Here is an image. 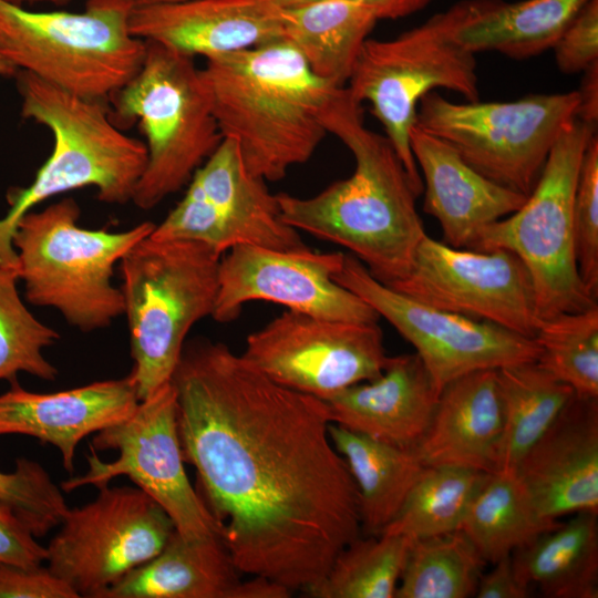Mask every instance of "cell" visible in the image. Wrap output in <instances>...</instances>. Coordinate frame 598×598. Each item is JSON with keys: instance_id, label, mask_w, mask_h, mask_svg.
<instances>
[{"instance_id": "1", "label": "cell", "mask_w": 598, "mask_h": 598, "mask_svg": "<svg viewBox=\"0 0 598 598\" xmlns=\"http://www.w3.org/2000/svg\"><path fill=\"white\" fill-rule=\"evenodd\" d=\"M171 382L184 462L238 571L290 591L318 584L361 530L326 402L207 339L185 343Z\"/></svg>"}, {"instance_id": "2", "label": "cell", "mask_w": 598, "mask_h": 598, "mask_svg": "<svg viewBox=\"0 0 598 598\" xmlns=\"http://www.w3.org/2000/svg\"><path fill=\"white\" fill-rule=\"evenodd\" d=\"M321 123L351 152L354 171L313 196L277 194L281 217L298 231L347 248L375 279L391 285L406 276L426 235L419 194L389 138L364 125L347 87L328 102Z\"/></svg>"}, {"instance_id": "3", "label": "cell", "mask_w": 598, "mask_h": 598, "mask_svg": "<svg viewBox=\"0 0 598 598\" xmlns=\"http://www.w3.org/2000/svg\"><path fill=\"white\" fill-rule=\"evenodd\" d=\"M202 73L223 137L265 182L312 156L327 134L321 113L341 89L317 76L283 39L208 58Z\"/></svg>"}, {"instance_id": "4", "label": "cell", "mask_w": 598, "mask_h": 598, "mask_svg": "<svg viewBox=\"0 0 598 598\" xmlns=\"http://www.w3.org/2000/svg\"><path fill=\"white\" fill-rule=\"evenodd\" d=\"M14 78L22 117L51 131L53 150L28 187L8 192L9 209L0 218L1 269L17 268L12 239L35 206L83 187H94L102 203L132 202L147 163L145 143L118 128L109 101L75 95L25 71Z\"/></svg>"}, {"instance_id": "5", "label": "cell", "mask_w": 598, "mask_h": 598, "mask_svg": "<svg viewBox=\"0 0 598 598\" xmlns=\"http://www.w3.org/2000/svg\"><path fill=\"white\" fill-rule=\"evenodd\" d=\"M80 214L72 197L33 209L19 220L12 245L27 301L55 309L70 326L91 332L123 316L114 268L155 224L142 221L122 231L89 229L79 225Z\"/></svg>"}, {"instance_id": "6", "label": "cell", "mask_w": 598, "mask_h": 598, "mask_svg": "<svg viewBox=\"0 0 598 598\" xmlns=\"http://www.w3.org/2000/svg\"><path fill=\"white\" fill-rule=\"evenodd\" d=\"M491 1L462 0L393 39L368 38L346 85L358 104L371 105L419 195L423 181L410 146L419 102L436 89L478 100L475 54L458 31Z\"/></svg>"}, {"instance_id": "7", "label": "cell", "mask_w": 598, "mask_h": 598, "mask_svg": "<svg viewBox=\"0 0 598 598\" xmlns=\"http://www.w3.org/2000/svg\"><path fill=\"white\" fill-rule=\"evenodd\" d=\"M220 258L203 243L148 235L121 259L130 377L140 401L171 381L189 330L212 317Z\"/></svg>"}, {"instance_id": "8", "label": "cell", "mask_w": 598, "mask_h": 598, "mask_svg": "<svg viewBox=\"0 0 598 598\" xmlns=\"http://www.w3.org/2000/svg\"><path fill=\"white\" fill-rule=\"evenodd\" d=\"M134 0H86L82 11H32L0 0V53L19 71L75 95L109 101L140 71Z\"/></svg>"}, {"instance_id": "9", "label": "cell", "mask_w": 598, "mask_h": 598, "mask_svg": "<svg viewBox=\"0 0 598 598\" xmlns=\"http://www.w3.org/2000/svg\"><path fill=\"white\" fill-rule=\"evenodd\" d=\"M145 42L140 71L109 102L114 123L136 121L146 137L147 163L132 202L150 210L185 187L224 137L194 58Z\"/></svg>"}, {"instance_id": "10", "label": "cell", "mask_w": 598, "mask_h": 598, "mask_svg": "<svg viewBox=\"0 0 598 598\" xmlns=\"http://www.w3.org/2000/svg\"><path fill=\"white\" fill-rule=\"evenodd\" d=\"M596 126L574 118L554 144L524 204L478 235L472 250L504 249L526 266L539 320L597 305L574 249L573 205L580 164Z\"/></svg>"}, {"instance_id": "11", "label": "cell", "mask_w": 598, "mask_h": 598, "mask_svg": "<svg viewBox=\"0 0 598 598\" xmlns=\"http://www.w3.org/2000/svg\"><path fill=\"white\" fill-rule=\"evenodd\" d=\"M578 107L577 90L461 103L433 91L420 100L415 125L447 143L485 177L528 196Z\"/></svg>"}, {"instance_id": "12", "label": "cell", "mask_w": 598, "mask_h": 598, "mask_svg": "<svg viewBox=\"0 0 598 598\" xmlns=\"http://www.w3.org/2000/svg\"><path fill=\"white\" fill-rule=\"evenodd\" d=\"M94 434L87 472L63 481L62 491L85 485L99 488L125 475L164 508L185 539L219 535L184 468L176 391L171 381L140 401L127 419Z\"/></svg>"}, {"instance_id": "13", "label": "cell", "mask_w": 598, "mask_h": 598, "mask_svg": "<svg viewBox=\"0 0 598 598\" xmlns=\"http://www.w3.org/2000/svg\"><path fill=\"white\" fill-rule=\"evenodd\" d=\"M175 530L164 508L140 487H99L69 508L47 548L48 569L80 597L100 598L134 568L154 558Z\"/></svg>"}, {"instance_id": "14", "label": "cell", "mask_w": 598, "mask_h": 598, "mask_svg": "<svg viewBox=\"0 0 598 598\" xmlns=\"http://www.w3.org/2000/svg\"><path fill=\"white\" fill-rule=\"evenodd\" d=\"M333 279L372 307L415 349L436 389L467 373L534 362L535 338L463 317L412 299L375 279L351 254H344Z\"/></svg>"}, {"instance_id": "15", "label": "cell", "mask_w": 598, "mask_h": 598, "mask_svg": "<svg viewBox=\"0 0 598 598\" xmlns=\"http://www.w3.org/2000/svg\"><path fill=\"white\" fill-rule=\"evenodd\" d=\"M186 187L152 237L203 243L220 256L241 245L308 248L299 231L283 221L266 182L246 169L235 141L223 138Z\"/></svg>"}, {"instance_id": "16", "label": "cell", "mask_w": 598, "mask_h": 598, "mask_svg": "<svg viewBox=\"0 0 598 598\" xmlns=\"http://www.w3.org/2000/svg\"><path fill=\"white\" fill-rule=\"evenodd\" d=\"M241 354L277 383L321 400L374 380L390 360L378 322L292 310L250 333Z\"/></svg>"}, {"instance_id": "17", "label": "cell", "mask_w": 598, "mask_h": 598, "mask_svg": "<svg viewBox=\"0 0 598 598\" xmlns=\"http://www.w3.org/2000/svg\"><path fill=\"white\" fill-rule=\"evenodd\" d=\"M386 286L527 338H535L540 322L532 277L523 261L504 249L455 248L426 234L406 276Z\"/></svg>"}, {"instance_id": "18", "label": "cell", "mask_w": 598, "mask_h": 598, "mask_svg": "<svg viewBox=\"0 0 598 598\" xmlns=\"http://www.w3.org/2000/svg\"><path fill=\"white\" fill-rule=\"evenodd\" d=\"M219 262L218 292L212 318L229 322L250 301H269L320 318L378 322L377 311L333 276L344 254L319 252L309 247L279 250L236 246Z\"/></svg>"}, {"instance_id": "19", "label": "cell", "mask_w": 598, "mask_h": 598, "mask_svg": "<svg viewBox=\"0 0 598 598\" xmlns=\"http://www.w3.org/2000/svg\"><path fill=\"white\" fill-rule=\"evenodd\" d=\"M515 474L540 516L598 514V402L574 396Z\"/></svg>"}, {"instance_id": "20", "label": "cell", "mask_w": 598, "mask_h": 598, "mask_svg": "<svg viewBox=\"0 0 598 598\" xmlns=\"http://www.w3.org/2000/svg\"><path fill=\"white\" fill-rule=\"evenodd\" d=\"M131 33L205 59L282 39L275 0H184L135 3Z\"/></svg>"}, {"instance_id": "21", "label": "cell", "mask_w": 598, "mask_h": 598, "mask_svg": "<svg viewBox=\"0 0 598 598\" xmlns=\"http://www.w3.org/2000/svg\"><path fill=\"white\" fill-rule=\"evenodd\" d=\"M138 403L130 374L54 393L30 392L14 381L0 394V435H29L53 445L72 473L79 443L127 419Z\"/></svg>"}, {"instance_id": "22", "label": "cell", "mask_w": 598, "mask_h": 598, "mask_svg": "<svg viewBox=\"0 0 598 598\" xmlns=\"http://www.w3.org/2000/svg\"><path fill=\"white\" fill-rule=\"evenodd\" d=\"M410 146L423 174V210L439 221L448 246L472 249L485 227L517 210L527 198L485 177L452 146L415 124Z\"/></svg>"}, {"instance_id": "23", "label": "cell", "mask_w": 598, "mask_h": 598, "mask_svg": "<svg viewBox=\"0 0 598 598\" xmlns=\"http://www.w3.org/2000/svg\"><path fill=\"white\" fill-rule=\"evenodd\" d=\"M440 391L416 353L390 357L382 374L323 400L330 422L413 450L432 421Z\"/></svg>"}, {"instance_id": "24", "label": "cell", "mask_w": 598, "mask_h": 598, "mask_svg": "<svg viewBox=\"0 0 598 598\" xmlns=\"http://www.w3.org/2000/svg\"><path fill=\"white\" fill-rule=\"evenodd\" d=\"M504 411L496 369L467 373L441 391L429 429L413 448L424 466L498 470Z\"/></svg>"}, {"instance_id": "25", "label": "cell", "mask_w": 598, "mask_h": 598, "mask_svg": "<svg viewBox=\"0 0 598 598\" xmlns=\"http://www.w3.org/2000/svg\"><path fill=\"white\" fill-rule=\"evenodd\" d=\"M238 573L219 535L188 540L175 529L154 558L100 598H245Z\"/></svg>"}, {"instance_id": "26", "label": "cell", "mask_w": 598, "mask_h": 598, "mask_svg": "<svg viewBox=\"0 0 598 598\" xmlns=\"http://www.w3.org/2000/svg\"><path fill=\"white\" fill-rule=\"evenodd\" d=\"M378 20L370 8L349 0L281 7L282 39L297 49L317 76L336 87L348 84Z\"/></svg>"}, {"instance_id": "27", "label": "cell", "mask_w": 598, "mask_h": 598, "mask_svg": "<svg viewBox=\"0 0 598 598\" xmlns=\"http://www.w3.org/2000/svg\"><path fill=\"white\" fill-rule=\"evenodd\" d=\"M597 516L577 513L514 550L512 560L518 579L547 598H597Z\"/></svg>"}, {"instance_id": "28", "label": "cell", "mask_w": 598, "mask_h": 598, "mask_svg": "<svg viewBox=\"0 0 598 598\" xmlns=\"http://www.w3.org/2000/svg\"><path fill=\"white\" fill-rule=\"evenodd\" d=\"M329 435L357 485L361 528L379 535L400 511L424 465L411 448L333 423Z\"/></svg>"}, {"instance_id": "29", "label": "cell", "mask_w": 598, "mask_h": 598, "mask_svg": "<svg viewBox=\"0 0 598 598\" xmlns=\"http://www.w3.org/2000/svg\"><path fill=\"white\" fill-rule=\"evenodd\" d=\"M590 0H492L458 31L471 52H498L514 60L554 48L567 25Z\"/></svg>"}, {"instance_id": "30", "label": "cell", "mask_w": 598, "mask_h": 598, "mask_svg": "<svg viewBox=\"0 0 598 598\" xmlns=\"http://www.w3.org/2000/svg\"><path fill=\"white\" fill-rule=\"evenodd\" d=\"M504 434L497 472L515 473L530 447L575 396L536 361L497 369Z\"/></svg>"}, {"instance_id": "31", "label": "cell", "mask_w": 598, "mask_h": 598, "mask_svg": "<svg viewBox=\"0 0 598 598\" xmlns=\"http://www.w3.org/2000/svg\"><path fill=\"white\" fill-rule=\"evenodd\" d=\"M559 522L539 515L515 473L487 474L460 529L486 563L512 555Z\"/></svg>"}, {"instance_id": "32", "label": "cell", "mask_w": 598, "mask_h": 598, "mask_svg": "<svg viewBox=\"0 0 598 598\" xmlns=\"http://www.w3.org/2000/svg\"><path fill=\"white\" fill-rule=\"evenodd\" d=\"M487 474L453 465L424 466L400 511L380 534L415 540L460 529Z\"/></svg>"}, {"instance_id": "33", "label": "cell", "mask_w": 598, "mask_h": 598, "mask_svg": "<svg viewBox=\"0 0 598 598\" xmlns=\"http://www.w3.org/2000/svg\"><path fill=\"white\" fill-rule=\"evenodd\" d=\"M486 564L461 529L411 540L394 598L475 597Z\"/></svg>"}, {"instance_id": "34", "label": "cell", "mask_w": 598, "mask_h": 598, "mask_svg": "<svg viewBox=\"0 0 598 598\" xmlns=\"http://www.w3.org/2000/svg\"><path fill=\"white\" fill-rule=\"evenodd\" d=\"M410 544L398 535L358 536L305 592L315 598H394Z\"/></svg>"}, {"instance_id": "35", "label": "cell", "mask_w": 598, "mask_h": 598, "mask_svg": "<svg viewBox=\"0 0 598 598\" xmlns=\"http://www.w3.org/2000/svg\"><path fill=\"white\" fill-rule=\"evenodd\" d=\"M537 363L575 395L598 399V306L540 320Z\"/></svg>"}, {"instance_id": "36", "label": "cell", "mask_w": 598, "mask_h": 598, "mask_svg": "<svg viewBox=\"0 0 598 598\" xmlns=\"http://www.w3.org/2000/svg\"><path fill=\"white\" fill-rule=\"evenodd\" d=\"M18 280L17 270L0 269V381H18L20 372L54 381L59 371L43 350L54 344L60 334L25 307Z\"/></svg>"}, {"instance_id": "37", "label": "cell", "mask_w": 598, "mask_h": 598, "mask_svg": "<svg viewBox=\"0 0 598 598\" xmlns=\"http://www.w3.org/2000/svg\"><path fill=\"white\" fill-rule=\"evenodd\" d=\"M0 501L10 506L35 537L59 526L70 508L59 487L38 462L21 457L13 472L0 471Z\"/></svg>"}, {"instance_id": "38", "label": "cell", "mask_w": 598, "mask_h": 598, "mask_svg": "<svg viewBox=\"0 0 598 598\" xmlns=\"http://www.w3.org/2000/svg\"><path fill=\"white\" fill-rule=\"evenodd\" d=\"M574 249L579 276L588 291L598 295V137L585 151L573 205Z\"/></svg>"}, {"instance_id": "39", "label": "cell", "mask_w": 598, "mask_h": 598, "mask_svg": "<svg viewBox=\"0 0 598 598\" xmlns=\"http://www.w3.org/2000/svg\"><path fill=\"white\" fill-rule=\"evenodd\" d=\"M551 50L558 70L565 74L584 72L598 62V0L581 8Z\"/></svg>"}, {"instance_id": "40", "label": "cell", "mask_w": 598, "mask_h": 598, "mask_svg": "<svg viewBox=\"0 0 598 598\" xmlns=\"http://www.w3.org/2000/svg\"><path fill=\"white\" fill-rule=\"evenodd\" d=\"M78 592L48 567L0 563V598H79Z\"/></svg>"}, {"instance_id": "41", "label": "cell", "mask_w": 598, "mask_h": 598, "mask_svg": "<svg viewBox=\"0 0 598 598\" xmlns=\"http://www.w3.org/2000/svg\"><path fill=\"white\" fill-rule=\"evenodd\" d=\"M45 558L47 548L13 509L0 501V563L35 567Z\"/></svg>"}, {"instance_id": "42", "label": "cell", "mask_w": 598, "mask_h": 598, "mask_svg": "<svg viewBox=\"0 0 598 598\" xmlns=\"http://www.w3.org/2000/svg\"><path fill=\"white\" fill-rule=\"evenodd\" d=\"M532 590L517 577L512 555L496 563L487 574H482L475 597L477 598H527Z\"/></svg>"}, {"instance_id": "43", "label": "cell", "mask_w": 598, "mask_h": 598, "mask_svg": "<svg viewBox=\"0 0 598 598\" xmlns=\"http://www.w3.org/2000/svg\"><path fill=\"white\" fill-rule=\"evenodd\" d=\"M281 7L299 4L312 0H275ZM370 8L377 18L398 19L415 13L433 0H349Z\"/></svg>"}, {"instance_id": "44", "label": "cell", "mask_w": 598, "mask_h": 598, "mask_svg": "<svg viewBox=\"0 0 598 598\" xmlns=\"http://www.w3.org/2000/svg\"><path fill=\"white\" fill-rule=\"evenodd\" d=\"M579 95V107L577 117L597 125L598 121V62L590 65L584 72Z\"/></svg>"}, {"instance_id": "45", "label": "cell", "mask_w": 598, "mask_h": 598, "mask_svg": "<svg viewBox=\"0 0 598 598\" xmlns=\"http://www.w3.org/2000/svg\"><path fill=\"white\" fill-rule=\"evenodd\" d=\"M3 1L12 3V4H17V6H23V7L25 3H49V4H53L58 7H63V6H68L73 0H3Z\"/></svg>"}, {"instance_id": "46", "label": "cell", "mask_w": 598, "mask_h": 598, "mask_svg": "<svg viewBox=\"0 0 598 598\" xmlns=\"http://www.w3.org/2000/svg\"><path fill=\"white\" fill-rule=\"evenodd\" d=\"M19 70L0 53V78L16 76Z\"/></svg>"}, {"instance_id": "47", "label": "cell", "mask_w": 598, "mask_h": 598, "mask_svg": "<svg viewBox=\"0 0 598 598\" xmlns=\"http://www.w3.org/2000/svg\"><path fill=\"white\" fill-rule=\"evenodd\" d=\"M184 0H134L135 3L174 2Z\"/></svg>"}]
</instances>
